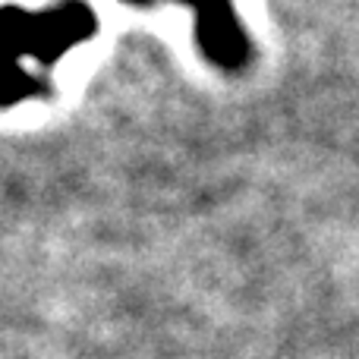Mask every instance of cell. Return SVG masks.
Wrapping results in <instances>:
<instances>
[{"instance_id":"3","label":"cell","mask_w":359,"mask_h":359,"mask_svg":"<svg viewBox=\"0 0 359 359\" xmlns=\"http://www.w3.org/2000/svg\"><path fill=\"white\" fill-rule=\"evenodd\" d=\"M126 4H139V6H142V4H151V0H126Z\"/></svg>"},{"instance_id":"2","label":"cell","mask_w":359,"mask_h":359,"mask_svg":"<svg viewBox=\"0 0 359 359\" xmlns=\"http://www.w3.org/2000/svg\"><path fill=\"white\" fill-rule=\"evenodd\" d=\"M183 4L196 10V35L205 57L227 73H240L249 60V44L233 4L230 0H183Z\"/></svg>"},{"instance_id":"1","label":"cell","mask_w":359,"mask_h":359,"mask_svg":"<svg viewBox=\"0 0 359 359\" xmlns=\"http://www.w3.org/2000/svg\"><path fill=\"white\" fill-rule=\"evenodd\" d=\"M95 13L82 0H67L57 4L54 10L25 13L19 6H6L4 13V32L10 44V60L25 63H57L69 48L88 41L95 35Z\"/></svg>"}]
</instances>
